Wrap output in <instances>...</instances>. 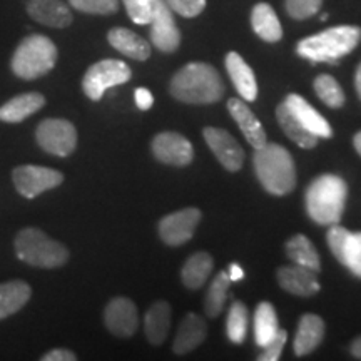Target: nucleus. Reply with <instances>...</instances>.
Instances as JSON below:
<instances>
[{
    "label": "nucleus",
    "mask_w": 361,
    "mask_h": 361,
    "mask_svg": "<svg viewBox=\"0 0 361 361\" xmlns=\"http://www.w3.org/2000/svg\"><path fill=\"white\" fill-rule=\"evenodd\" d=\"M226 335H228L229 341L239 343L245 341L247 335V308L243 303H233L229 308L228 319H226Z\"/></svg>",
    "instance_id": "obj_34"
},
{
    "label": "nucleus",
    "mask_w": 361,
    "mask_h": 361,
    "mask_svg": "<svg viewBox=\"0 0 361 361\" xmlns=\"http://www.w3.org/2000/svg\"><path fill=\"white\" fill-rule=\"evenodd\" d=\"M355 87H356V92H358V96H360V99H361V64L358 66V69H356Z\"/></svg>",
    "instance_id": "obj_44"
},
{
    "label": "nucleus",
    "mask_w": 361,
    "mask_h": 361,
    "mask_svg": "<svg viewBox=\"0 0 361 361\" xmlns=\"http://www.w3.org/2000/svg\"><path fill=\"white\" fill-rule=\"evenodd\" d=\"M133 78L130 67L124 61L117 59H104L90 66L82 79L84 94L90 101H101L104 92L116 85L129 82Z\"/></svg>",
    "instance_id": "obj_7"
},
{
    "label": "nucleus",
    "mask_w": 361,
    "mask_h": 361,
    "mask_svg": "<svg viewBox=\"0 0 361 361\" xmlns=\"http://www.w3.org/2000/svg\"><path fill=\"white\" fill-rule=\"evenodd\" d=\"M151 42L161 52L171 54L178 51L180 32L176 25L173 11L166 0H154V13L151 20Z\"/></svg>",
    "instance_id": "obj_10"
},
{
    "label": "nucleus",
    "mask_w": 361,
    "mask_h": 361,
    "mask_svg": "<svg viewBox=\"0 0 361 361\" xmlns=\"http://www.w3.org/2000/svg\"><path fill=\"white\" fill-rule=\"evenodd\" d=\"M32 296V288L22 279L0 283V319L16 314L29 303Z\"/></svg>",
    "instance_id": "obj_24"
},
{
    "label": "nucleus",
    "mask_w": 361,
    "mask_h": 361,
    "mask_svg": "<svg viewBox=\"0 0 361 361\" xmlns=\"http://www.w3.org/2000/svg\"><path fill=\"white\" fill-rule=\"evenodd\" d=\"M71 7L92 16H111L119 11V0H69Z\"/></svg>",
    "instance_id": "obj_35"
},
{
    "label": "nucleus",
    "mask_w": 361,
    "mask_h": 361,
    "mask_svg": "<svg viewBox=\"0 0 361 361\" xmlns=\"http://www.w3.org/2000/svg\"><path fill=\"white\" fill-rule=\"evenodd\" d=\"M314 90L316 96L322 99L328 107H331V109H340L343 104H345V92H343L338 80L331 78V75H318L314 79Z\"/></svg>",
    "instance_id": "obj_32"
},
{
    "label": "nucleus",
    "mask_w": 361,
    "mask_h": 361,
    "mask_svg": "<svg viewBox=\"0 0 361 361\" xmlns=\"http://www.w3.org/2000/svg\"><path fill=\"white\" fill-rule=\"evenodd\" d=\"M276 117L279 128L283 129V133L291 139L293 142H296L298 146L303 149H313L318 144V137L313 133H310L300 121L296 119L295 114L290 111V107L286 104L281 102L276 109Z\"/></svg>",
    "instance_id": "obj_27"
},
{
    "label": "nucleus",
    "mask_w": 361,
    "mask_h": 361,
    "mask_svg": "<svg viewBox=\"0 0 361 361\" xmlns=\"http://www.w3.org/2000/svg\"><path fill=\"white\" fill-rule=\"evenodd\" d=\"M200 221L201 211L197 207H186L159 221V236L166 245L180 246L194 236Z\"/></svg>",
    "instance_id": "obj_11"
},
{
    "label": "nucleus",
    "mask_w": 361,
    "mask_h": 361,
    "mask_svg": "<svg viewBox=\"0 0 361 361\" xmlns=\"http://www.w3.org/2000/svg\"><path fill=\"white\" fill-rule=\"evenodd\" d=\"M286 340H288V335L286 331H283V329H279L276 333V336L271 340L268 345L263 348V355L259 356L261 361H276L281 358V351L284 348V345H286Z\"/></svg>",
    "instance_id": "obj_39"
},
{
    "label": "nucleus",
    "mask_w": 361,
    "mask_h": 361,
    "mask_svg": "<svg viewBox=\"0 0 361 361\" xmlns=\"http://www.w3.org/2000/svg\"><path fill=\"white\" fill-rule=\"evenodd\" d=\"M152 154L162 164L184 166L191 164L194 159V149L191 141L178 133H161L152 139Z\"/></svg>",
    "instance_id": "obj_12"
},
{
    "label": "nucleus",
    "mask_w": 361,
    "mask_h": 361,
    "mask_svg": "<svg viewBox=\"0 0 361 361\" xmlns=\"http://www.w3.org/2000/svg\"><path fill=\"white\" fill-rule=\"evenodd\" d=\"M256 176L269 194L284 196L296 186L295 161L290 152L279 144H268L256 149L252 157Z\"/></svg>",
    "instance_id": "obj_2"
},
{
    "label": "nucleus",
    "mask_w": 361,
    "mask_h": 361,
    "mask_svg": "<svg viewBox=\"0 0 361 361\" xmlns=\"http://www.w3.org/2000/svg\"><path fill=\"white\" fill-rule=\"evenodd\" d=\"M286 255L290 256L291 261H295V264L313 269L314 273H318L319 268H322L318 251L314 250L313 243L306 236H303V234H296V236H293L286 243Z\"/></svg>",
    "instance_id": "obj_30"
},
{
    "label": "nucleus",
    "mask_w": 361,
    "mask_h": 361,
    "mask_svg": "<svg viewBox=\"0 0 361 361\" xmlns=\"http://www.w3.org/2000/svg\"><path fill=\"white\" fill-rule=\"evenodd\" d=\"M57 64V47L47 35L32 34L20 40L12 54L11 69L17 78L35 80L49 74Z\"/></svg>",
    "instance_id": "obj_5"
},
{
    "label": "nucleus",
    "mask_w": 361,
    "mask_h": 361,
    "mask_svg": "<svg viewBox=\"0 0 361 361\" xmlns=\"http://www.w3.org/2000/svg\"><path fill=\"white\" fill-rule=\"evenodd\" d=\"M351 355L355 356V358L361 360V336L356 338L353 341V345H351Z\"/></svg>",
    "instance_id": "obj_43"
},
{
    "label": "nucleus",
    "mask_w": 361,
    "mask_h": 361,
    "mask_svg": "<svg viewBox=\"0 0 361 361\" xmlns=\"http://www.w3.org/2000/svg\"><path fill=\"white\" fill-rule=\"evenodd\" d=\"M35 141L49 154L67 157L78 146V130L66 119H44L35 130Z\"/></svg>",
    "instance_id": "obj_8"
},
{
    "label": "nucleus",
    "mask_w": 361,
    "mask_h": 361,
    "mask_svg": "<svg viewBox=\"0 0 361 361\" xmlns=\"http://www.w3.org/2000/svg\"><path fill=\"white\" fill-rule=\"evenodd\" d=\"M324 336V322L318 314L306 313L300 319L298 331L293 343V350L296 356H305L319 345Z\"/></svg>",
    "instance_id": "obj_22"
},
{
    "label": "nucleus",
    "mask_w": 361,
    "mask_h": 361,
    "mask_svg": "<svg viewBox=\"0 0 361 361\" xmlns=\"http://www.w3.org/2000/svg\"><path fill=\"white\" fill-rule=\"evenodd\" d=\"M123 4L134 24H151L152 13H154V0H123Z\"/></svg>",
    "instance_id": "obj_36"
},
{
    "label": "nucleus",
    "mask_w": 361,
    "mask_h": 361,
    "mask_svg": "<svg viewBox=\"0 0 361 361\" xmlns=\"http://www.w3.org/2000/svg\"><path fill=\"white\" fill-rule=\"evenodd\" d=\"M335 258L345 264L355 276L361 278V233H348Z\"/></svg>",
    "instance_id": "obj_33"
},
{
    "label": "nucleus",
    "mask_w": 361,
    "mask_h": 361,
    "mask_svg": "<svg viewBox=\"0 0 361 361\" xmlns=\"http://www.w3.org/2000/svg\"><path fill=\"white\" fill-rule=\"evenodd\" d=\"M361 40V29L355 25H340L323 30L300 40L296 45L298 56L311 62H329L336 64L338 59L355 51Z\"/></svg>",
    "instance_id": "obj_4"
},
{
    "label": "nucleus",
    "mask_w": 361,
    "mask_h": 361,
    "mask_svg": "<svg viewBox=\"0 0 361 361\" xmlns=\"http://www.w3.org/2000/svg\"><path fill=\"white\" fill-rule=\"evenodd\" d=\"M348 186L335 174H323L316 178L306 189V211L318 224H338L345 211Z\"/></svg>",
    "instance_id": "obj_3"
},
{
    "label": "nucleus",
    "mask_w": 361,
    "mask_h": 361,
    "mask_svg": "<svg viewBox=\"0 0 361 361\" xmlns=\"http://www.w3.org/2000/svg\"><path fill=\"white\" fill-rule=\"evenodd\" d=\"M25 11L30 19L52 29H66L74 20L69 6L62 0H27Z\"/></svg>",
    "instance_id": "obj_15"
},
{
    "label": "nucleus",
    "mask_w": 361,
    "mask_h": 361,
    "mask_svg": "<svg viewBox=\"0 0 361 361\" xmlns=\"http://www.w3.org/2000/svg\"><path fill=\"white\" fill-rule=\"evenodd\" d=\"M279 286L284 291L291 293L295 296L310 298L319 291V283L314 271L305 268V266H284L278 269Z\"/></svg>",
    "instance_id": "obj_16"
},
{
    "label": "nucleus",
    "mask_w": 361,
    "mask_h": 361,
    "mask_svg": "<svg viewBox=\"0 0 361 361\" xmlns=\"http://www.w3.org/2000/svg\"><path fill=\"white\" fill-rule=\"evenodd\" d=\"M229 284H231V279H229L226 271H221L218 276L213 279L209 290H207L206 303H204V310L207 316L216 318V316L221 314V311L224 308L226 298H228Z\"/></svg>",
    "instance_id": "obj_31"
},
{
    "label": "nucleus",
    "mask_w": 361,
    "mask_h": 361,
    "mask_svg": "<svg viewBox=\"0 0 361 361\" xmlns=\"http://www.w3.org/2000/svg\"><path fill=\"white\" fill-rule=\"evenodd\" d=\"M251 25L256 35L266 42H278L283 37V29L276 12L269 4H256L251 12Z\"/></svg>",
    "instance_id": "obj_26"
},
{
    "label": "nucleus",
    "mask_w": 361,
    "mask_h": 361,
    "mask_svg": "<svg viewBox=\"0 0 361 361\" xmlns=\"http://www.w3.org/2000/svg\"><path fill=\"white\" fill-rule=\"evenodd\" d=\"M171 328V306L166 301H157L147 310L144 316V331L152 345H161L166 341Z\"/></svg>",
    "instance_id": "obj_25"
},
{
    "label": "nucleus",
    "mask_w": 361,
    "mask_h": 361,
    "mask_svg": "<svg viewBox=\"0 0 361 361\" xmlns=\"http://www.w3.org/2000/svg\"><path fill=\"white\" fill-rule=\"evenodd\" d=\"M214 261L207 252H196L183 266L180 276H183L184 286L189 290H200L209 278L213 271Z\"/></svg>",
    "instance_id": "obj_28"
},
{
    "label": "nucleus",
    "mask_w": 361,
    "mask_h": 361,
    "mask_svg": "<svg viewBox=\"0 0 361 361\" xmlns=\"http://www.w3.org/2000/svg\"><path fill=\"white\" fill-rule=\"evenodd\" d=\"M13 246H16L17 258L34 268H61L69 261V250L62 243L49 238L39 228L20 229Z\"/></svg>",
    "instance_id": "obj_6"
},
{
    "label": "nucleus",
    "mask_w": 361,
    "mask_h": 361,
    "mask_svg": "<svg viewBox=\"0 0 361 361\" xmlns=\"http://www.w3.org/2000/svg\"><path fill=\"white\" fill-rule=\"evenodd\" d=\"M166 4L171 7V11L188 19L197 17L206 7V0H166Z\"/></svg>",
    "instance_id": "obj_38"
},
{
    "label": "nucleus",
    "mask_w": 361,
    "mask_h": 361,
    "mask_svg": "<svg viewBox=\"0 0 361 361\" xmlns=\"http://www.w3.org/2000/svg\"><path fill=\"white\" fill-rule=\"evenodd\" d=\"M45 106V97L40 92H24L8 99L0 106V121L8 124H17L39 112Z\"/></svg>",
    "instance_id": "obj_20"
},
{
    "label": "nucleus",
    "mask_w": 361,
    "mask_h": 361,
    "mask_svg": "<svg viewBox=\"0 0 361 361\" xmlns=\"http://www.w3.org/2000/svg\"><path fill=\"white\" fill-rule=\"evenodd\" d=\"M226 71H228L238 94L245 101H255L258 97V84H256L255 72L238 52H229L226 56Z\"/></svg>",
    "instance_id": "obj_19"
},
{
    "label": "nucleus",
    "mask_w": 361,
    "mask_h": 361,
    "mask_svg": "<svg viewBox=\"0 0 361 361\" xmlns=\"http://www.w3.org/2000/svg\"><path fill=\"white\" fill-rule=\"evenodd\" d=\"M134 99H135V106H137L141 111H149L152 107V104H154V97H152L151 90H147L146 87L135 89Z\"/></svg>",
    "instance_id": "obj_40"
},
{
    "label": "nucleus",
    "mask_w": 361,
    "mask_h": 361,
    "mask_svg": "<svg viewBox=\"0 0 361 361\" xmlns=\"http://www.w3.org/2000/svg\"><path fill=\"white\" fill-rule=\"evenodd\" d=\"M353 144H355V149H356V152H358V154L361 156V130L358 134L355 135V139H353Z\"/></svg>",
    "instance_id": "obj_45"
},
{
    "label": "nucleus",
    "mask_w": 361,
    "mask_h": 361,
    "mask_svg": "<svg viewBox=\"0 0 361 361\" xmlns=\"http://www.w3.org/2000/svg\"><path fill=\"white\" fill-rule=\"evenodd\" d=\"M171 96L186 104H213L224 96V84L218 71L204 62L184 66L171 79Z\"/></svg>",
    "instance_id": "obj_1"
},
{
    "label": "nucleus",
    "mask_w": 361,
    "mask_h": 361,
    "mask_svg": "<svg viewBox=\"0 0 361 361\" xmlns=\"http://www.w3.org/2000/svg\"><path fill=\"white\" fill-rule=\"evenodd\" d=\"M75 360H78V356H75L74 351L66 350V348L51 350L42 356V361H75Z\"/></svg>",
    "instance_id": "obj_41"
},
{
    "label": "nucleus",
    "mask_w": 361,
    "mask_h": 361,
    "mask_svg": "<svg viewBox=\"0 0 361 361\" xmlns=\"http://www.w3.org/2000/svg\"><path fill=\"white\" fill-rule=\"evenodd\" d=\"M323 0H286V12L296 20H305L313 17L322 7Z\"/></svg>",
    "instance_id": "obj_37"
},
{
    "label": "nucleus",
    "mask_w": 361,
    "mask_h": 361,
    "mask_svg": "<svg viewBox=\"0 0 361 361\" xmlns=\"http://www.w3.org/2000/svg\"><path fill=\"white\" fill-rule=\"evenodd\" d=\"M290 111L295 114V117L305 126L310 133H313L318 139H328L333 135L331 126L324 117L314 109L308 101H305L303 97L298 96V94H290L284 101Z\"/></svg>",
    "instance_id": "obj_17"
},
{
    "label": "nucleus",
    "mask_w": 361,
    "mask_h": 361,
    "mask_svg": "<svg viewBox=\"0 0 361 361\" xmlns=\"http://www.w3.org/2000/svg\"><path fill=\"white\" fill-rule=\"evenodd\" d=\"M279 331L278 324V316L274 306L268 303V301H263V303L258 305V308L255 311V340L256 345L264 348L268 343L276 336Z\"/></svg>",
    "instance_id": "obj_29"
},
{
    "label": "nucleus",
    "mask_w": 361,
    "mask_h": 361,
    "mask_svg": "<svg viewBox=\"0 0 361 361\" xmlns=\"http://www.w3.org/2000/svg\"><path fill=\"white\" fill-rule=\"evenodd\" d=\"M206 338V323L200 314L189 313L180 323L176 335L173 351L176 355H186L201 345Z\"/></svg>",
    "instance_id": "obj_23"
},
{
    "label": "nucleus",
    "mask_w": 361,
    "mask_h": 361,
    "mask_svg": "<svg viewBox=\"0 0 361 361\" xmlns=\"http://www.w3.org/2000/svg\"><path fill=\"white\" fill-rule=\"evenodd\" d=\"M107 40L117 52L123 56L134 59V61H147L151 57V44L141 35H137L133 30L124 29V27H114L107 32Z\"/></svg>",
    "instance_id": "obj_21"
},
{
    "label": "nucleus",
    "mask_w": 361,
    "mask_h": 361,
    "mask_svg": "<svg viewBox=\"0 0 361 361\" xmlns=\"http://www.w3.org/2000/svg\"><path fill=\"white\" fill-rule=\"evenodd\" d=\"M228 111L233 119L236 121L241 133L245 134L246 141L250 142L252 147L259 149L268 142L263 126H261L259 121L256 119V116L252 114V111L247 107V104L245 101H241V99H229Z\"/></svg>",
    "instance_id": "obj_18"
},
{
    "label": "nucleus",
    "mask_w": 361,
    "mask_h": 361,
    "mask_svg": "<svg viewBox=\"0 0 361 361\" xmlns=\"http://www.w3.org/2000/svg\"><path fill=\"white\" fill-rule=\"evenodd\" d=\"M228 276L231 279V283H236V281H241L243 278H245V269L241 268V266L233 263L229 266V271H228Z\"/></svg>",
    "instance_id": "obj_42"
},
{
    "label": "nucleus",
    "mask_w": 361,
    "mask_h": 361,
    "mask_svg": "<svg viewBox=\"0 0 361 361\" xmlns=\"http://www.w3.org/2000/svg\"><path fill=\"white\" fill-rule=\"evenodd\" d=\"M202 135H204V141L213 151V154L224 166V169L231 171V173L241 169L243 161H245V151L228 130L219 128H204Z\"/></svg>",
    "instance_id": "obj_14"
},
{
    "label": "nucleus",
    "mask_w": 361,
    "mask_h": 361,
    "mask_svg": "<svg viewBox=\"0 0 361 361\" xmlns=\"http://www.w3.org/2000/svg\"><path fill=\"white\" fill-rule=\"evenodd\" d=\"M104 323L114 336L130 338L139 326L137 308L129 298L117 296L104 310Z\"/></svg>",
    "instance_id": "obj_13"
},
{
    "label": "nucleus",
    "mask_w": 361,
    "mask_h": 361,
    "mask_svg": "<svg viewBox=\"0 0 361 361\" xmlns=\"http://www.w3.org/2000/svg\"><path fill=\"white\" fill-rule=\"evenodd\" d=\"M12 180L20 196L34 200L39 194L61 186L64 183V174L45 166L22 164L12 171Z\"/></svg>",
    "instance_id": "obj_9"
}]
</instances>
